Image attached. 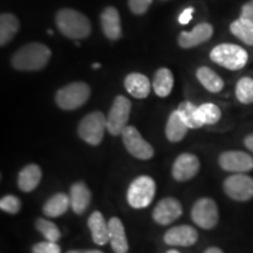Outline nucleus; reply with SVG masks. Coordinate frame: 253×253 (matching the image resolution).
I'll list each match as a JSON object with an SVG mask.
<instances>
[{
	"instance_id": "f257e3e1",
	"label": "nucleus",
	"mask_w": 253,
	"mask_h": 253,
	"mask_svg": "<svg viewBox=\"0 0 253 253\" xmlns=\"http://www.w3.org/2000/svg\"><path fill=\"white\" fill-rule=\"evenodd\" d=\"M52 52L46 45L40 42H31L20 47L12 55L11 65L17 71L36 72L45 68Z\"/></svg>"
},
{
	"instance_id": "f03ea898",
	"label": "nucleus",
	"mask_w": 253,
	"mask_h": 253,
	"mask_svg": "<svg viewBox=\"0 0 253 253\" xmlns=\"http://www.w3.org/2000/svg\"><path fill=\"white\" fill-rule=\"evenodd\" d=\"M60 33L73 40L86 39L91 32V24L86 15L73 8H61L55 15Z\"/></svg>"
},
{
	"instance_id": "7ed1b4c3",
	"label": "nucleus",
	"mask_w": 253,
	"mask_h": 253,
	"mask_svg": "<svg viewBox=\"0 0 253 253\" xmlns=\"http://www.w3.org/2000/svg\"><path fill=\"white\" fill-rule=\"evenodd\" d=\"M210 59L229 71H240L249 61V53L236 43H219L211 49Z\"/></svg>"
},
{
	"instance_id": "20e7f679",
	"label": "nucleus",
	"mask_w": 253,
	"mask_h": 253,
	"mask_svg": "<svg viewBox=\"0 0 253 253\" xmlns=\"http://www.w3.org/2000/svg\"><path fill=\"white\" fill-rule=\"evenodd\" d=\"M90 97V88L84 82H72L58 90L55 95L56 104L63 110L80 108Z\"/></svg>"
},
{
	"instance_id": "39448f33",
	"label": "nucleus",
	"mask_w": 253,
	"mask_h": 253,
	"mask_svg": "<svg viewBox=\"0 0 253 253\" xmlns=\"http://www.w3.org/2000/svg\"><path fill=\"white\" fill-rule=\"evenodd\" d=\"M156 194V184L149 176L135 178L126 192V199L131 208L143 209L149 207Z\"/></svg>"
},
{
	"instance_id": "423d86ee",
	"label": "nucleus",
	"mask_w": 253,
	"mask_h": 253,
	"mask_svg": "<svg viewBox=\"0 0 253 253\" xmlns=\"http://www.w3.org/2000/svg\"><path fill=\"white\" fill-rule=\"evenodd\" d=\"M107 130V118L103 113L93 112L84 116L78 126V134L90 145H99Z\"/></svg>"
},
{
	"instance_id": "0eeeda50",
	"label": "nucleus",
	"mask_w": 253,
	"mask_h": 253,
	"mask_svg": "<svg viewBox=\"0 0 253 253\" xmlns=\"http://www.w3.org/2000/svg\"><path fill=\"white\" fill-rule=\"evenodd\" d=\"M131 112V102L123 95L115 97L107 118V130L114 136L122 135Z\"/></svg>"
},
{
	"instance_id": "6e6552de",
	"label": "nucleus",
	"mask_w": 253,
	"mask_h": 253,
	"mask_svg": "<svg viewBox=\"0 0 253 253\" xmlns=\"http://www.w3.org/2000/svg\"><path fill=\"white\" fill-rule=\"evenodd\" d=\"M191 218L196 225L204 230L216 227L219 220V211L216 202L208 197L198 199L191 209Z\"/></svg>"
},
{
	"instance_id": "1a4fd4ad",
	"label": "nucleus",
	"mask_w": 253,
	"mask_h": 253,
	"mask_svg": "<svg viewBox=\"0 0 253 253\" xmlns=\"http://www.w3.org/2000/svg\"><path fill=\"white\" fill-rule=\"evenodd\" d=\"M224 192L237 202H248L253 198V177L246 173H233L224 181Z\"/></svg>"
},
{
	"instance_id": "9d476101",
	"label": "nucleus",
	"mask_w": 253,
	"mask_h": 253,
	"mask_svg": "<svg viewBox=\"0 0 253 253\" xmlns=\"http://www.w3.org/2000/svg\"><path fill=\"white\" fill-rule=\"evenodd\" d=\"M122 141L128 153L138 160H150L154 156L153 147L142 137L135 126H126L122 132Z\"/></svg>"
},
{
	"instance_id": "9b49d317",
	"label": "nucleus",
	"mask_w": 253,
	"mask_h": 253,
	"mask_svg": "<svg viewBox=\"0 0 253 253\" xmlns=\"http://www.w3.org/2000/svg\"><path fill=\"white\" fill-rule=\"evenodd\" d=\"M218 164L224 171L246 173L253 170V157L245 151L229 150L219 155Z\"/></svg>"
},
{
	"instance_id": "f8f14e48",
	"label": "nucleus",
	"mask_w": 253,
	"mask_h": 253,
	"mask_svg": "<svg viewBox=\"0 0 253 253\" xmlns=\"http://www.w3.org/2000/svg\"><path fill=\"white\" fill-rule=\"evenodd\" d=\"M183 213V208L179 201L173 197H167L158 202L155 207L153 218L160 225H169L178 219Z\"/></svg>"
},
{
	"instance_id": "ddd939ff",
	"label": "nucleus",
	"mask_w": 253,
	"mask_h": 253,
	"mask_svg": "<svg viewBox=\"0 0 253 253\" xmlns=\"http://www.w3.org/2000/svg\"><path fill=\"white\" fill-rule=\"evenodd\" d=\"M201 163L194 154H182L176 158L172 166V177L178 182H186L194 178L199 171Z\"/></svg>"
},
{
	"instance_id": "4468645a",
	"label": "nucleus",
	"mask_w": 253,
	"mask_h": 253,
	"mask_svg": "<svg viewBox=\"0 0 253 253\" xmlns=\"http://www.w3.org/2000/svg\"><path fill=\"white\" fill-rule=\"evenodd\" d=\"M213 36V26L209 23L196 25L191 32H182L178 36V45L182 48H194L207 42Z\"/></svg>"
},
{
	"instance_id": "2eb2a0df",
	"label": "nucleus",
	"mask_w": 253,
	"mask_h": 253,
	"mask_svg": "<svg viewBox=\"0 0 253 253\" xmlns=\"http://www.w3.org/2000/svg\"><path fill=\"white\" fill-rule=\"evenodd\" d=\"M197 239V230L190 225H179L171 227L164 235L166 244L171 246H191L196 244Z\"/></svg>"
},
{
	"instance_id": "dca6fc26",
	"label": "nucleus",
	"mask_w": 253,
	"mask_h": 253,
	"mask_svg": "<svg viewBox=\"0 0 253 253\" xmlns=\"http://www.w3.org/2000/svg\"><path fill=\"white\" fill-rule=\"evenodd\" d=\"M100 21L103 34L109 40H119L122 37L121 18L115 7L108 6L104 8L100 15Z\"/></svg>"
},
{
	"instance_id": "f3484780",
	"label": "nucleus",
	"mask_w": 253,
	"mask_h": 253,
	"mask_svg": "<svg viewBox=\"0 0 253 253\" xmlns=\"http://www.w3.org/2000/svg\"><path fill=\"white\" fill-rule=\"evenodd\" d=\"M125 87L126 91L136 99H145L149 96L151 84L145 75L141 73H130L125 79Z\"/></svg>"
},
{
	"instance_id": "a211bd4d",
	"label": "nucleus",
	"mask_w": 253,
	"mask_h": 253,
	"mask_svg": "<svg viewBox=\"0 0 253 253\" xmlns=\"http://www.w3.org/2000/svg\"><path fill=\"white\" fill-rule=\"evenodd\" d=\"M91 194L87 185L82 182L74 183L69 190V201L71 208L77 214H82L90 204Z\"/></svg>"
},
{
	"instance_id": "6ab92c4d",
	"label": "nucleus",
	"mask_w": 253,
	"mask_h": 253,
	"mask_svg": "<svg viewBox=\"0 0 253 253\" xmlns=\"http://www.w3.org/2000/svg\"><path fill=\"white\" fill-rule=\"evenodd\" d=\"M109 225V244L115 253H126L129 245L126 240L125 226L118 217L110 218Z\"/></svg>"
},
{
	"instance_id": "aec40b11",
	"label": "nucleus",
	"mask_w": 253,
	"mask_h": 253,
	"mask_svg": "<svg viewBox=\"0 0 253 253\" xmlns=\"http://www.w3.org/2000/svg\"><path fill=\"white\" fill-rule=\"evenodd\" d=\"M88 227L95 244L104 245L109 242V225L100 211H94L90 214L88 218Z\"/></svg>"
},
{
	"instance_id": "412c9836",
	"label": "nucleus",
	"mask_w": 253,
	"mask_h": 253,
	"mask_svg": "<svg viewBox=\"0 0 253 253\" xmlns=\"http://www.w3.org/2000/svg\"><path fill=\"white\" fill-rule=\"evenodd\" d=\"M41 169L37 164H28L21 169L18 176V185L21 191L31 192L39 185L41 181Z\"/></svg>"
},
{
	"instance_id": "4be33fe9",
	"label": "nucleus",
	"mask_w": 253,
	"mask_h": 253,
	"mask_svg": "<svg viewBox=\"0 0 253 253\" xmlns=\"http://www.w3.org/2000/svg\"><path fill=\"white\" fill-rule=\"evenodd\" d=\"M196 77H197L198 81L202 84V86L210 91V93H219V91L223 90L224 84H225L223 79L210 67H207V66L199 67L197 72H196Z\"/></svg>"
},
{
	"instance_id": "5701e85b",
	"label": "nucleus",
	"mask_w": 253,
	"mask_h": 253,
	"mask_svg": "<svg viewBox=\"0 0 253 253\" xmlns=\"http://www.w3.org/2000/svg\"><path fill=\"white\" fill-rule=\"evenodd\" d=\"M19 27L20 24L14 14L2 13L0 15V45H7L18 33Z\"/></svg>"
},
{
	"instance_id": "b1692460",
	"label": "nucleus",
	"mask_w": 253,
	"mask_h": 253,
	"mask_svg": "<svg viewBox=\"0 0 253 253\" xmlns=\"http://www.w3.org/2000/svg\"><path fill=\"white\" fill-rule=\"evenodd\" d=\"M69 207H71L69 196L66 194H55L46 202L42 208V211L45 216L55 218L65 213Z\"/></svg>"
},
{
	"instance_id": "393cba45",
	"label": "nucleus",
	"mask_w": 253,
	"mask_h": 253,
	"mask_svg": "<svg viewBox=\"0 0 253 253\" xmlns=\"http://www.w3.org/2000/svg\"><path fill=\"white\" fill-rule=\"evenodd\" d=\"M189 128L182 119L179 118L177 110L170 114L169 119H168L167 126H166V135L167 138L170 142H179L185 137L186 132H188Z\"/></svg>"
},
{
	"instance_id": "a878e982",
	"label": "nucleus",
	"mask_w": 253,
	"mask_h": 253,
	"mask_svg": "<svg viewBox=\"0 0 253 253\" xmlns=\"http://www.w3.org/2000/svg\"><path fill=\"white\" fill-rule=\"evenodd\" d=\"M173 87V75L170 69L160 68L155 73L153 88L160 97H167Z\"/></svg>"
},
{
	"instance_id": "bb28decb",
	"label": "nucleus",
	"mask_w": 253,
	"mask_h": 253,
	"mask_svg": "<svg viewBox=\"0 0 253 253\" xmlns=\"http://www.w3.org/2000/svg\"><path fill=\"white\" fill-rule=\"evenodd\" d=\"M230 32L248 46H253V24L243 18L236 19L230 25Z\"/></svg>"
},
{
	"instance_id": "cd10ccee",
	"label": "nucleus",
	"mask_w": 253,
	"mask_h": 253,
	"mask_svg": "<svg viewBox=\"0 0 253 253\" xmlns=\"http://www.w3.org/2000/svg\"><path fill=\"white\" fill-rule=\"evenodd\" d=\"M197 108L198 107L190 101H184L177 108L179 118L188 126L189 129H198L204 126L197 118Z\"/></svg>"
},
{
	"instance_id": "c85d7f7f",
	"label": "nucleus",
	"mask_w": 253,
	"mask_h": 253,
	"mask_svg": "<svg viewBox=\"0 0 253 253\" xmlns=\"http://www.w3.org/2000/svg\"><path fill=\"white\" fill-rule=\"evenodd\" d=\"M197 118L204 126L216 125L221 119V110L214 103H203L197 108Z\"/></svg>"
},
{
	"instance_id": "c756f323",
	"label": "nucleus",
	"mask_w": 253,
	"mask_h": 253,
	"mask_svg": "<svg viewBox=\"0 0 253 253\" xmlns=\"http://www.w3.org/2000/svg\"><path fill=\"white\" fill-rule=\"evenodd\" d=\"M236 97L240 103H253V79L243 77L236 84Z\"/></svg>"
},
{
	"instance_id": "7c9ffc66",
	"label": "nucleus",
	"mask_w": 253,
	"mask_h": 253,
	"mask_svg": "<svg viewBox=\"0 0 253 253\" xmlns=\"http://www.w3.org/2000/svg\"><path fill=\"white\" fill-rule=\"evenodd\" d=\"M36 226L39 232L45 237L46 240L48 242H54L58 243V240L61 238V232H60L59 227L55 225L52 221L43 219V218H40V219L37 220Z\"/></svg>"
},
{
	"instance_id": "2f4dec72",
	"label": "nucleus",
	"mask_w": 253,
	"mask_h": 253,
	"mask_svg": "<svg viewBox=\"0 0 253 253\" xmlns=\"http://www.w3.org/2000/svg\"><path fill=\"white\" fill-rule=\"evenodd\" d=\"M21 208V202L17 196L7 195L4 196L1 199H0V209L5 212L15 214L20 211Z\"/></svg>"
},
{
	"instance_id": "473e14b6",
	"label": "nucleus",
	"mask_w": 253,
	"mask_h": 253,
	"mask_svg": "<svg viewBox=\"0 0 253 253\" xmlns=\"http://www.w3.org/2000/svg\"><path fill=\"white\" fill-rule=\"evenodd\" d=\"M33 253H61V248L54 242H41L38 243L32 249Z\"/></svg>"
},
{
	"instance_id": "72a5a7b5",
	"label": "nucleus",
	"mask_w": 253,
	"mask_h": 253,
	"mask_svg": "<svg viewBox=\"0 0 253 253\" xmlns=\"http://www.w3.org/2000/svg\"><path fill=\"white\" fill-rule=\"evenodd\" d=\"M153 0H128V5L134 14H144L150 7Z\"/></svg>"
},
{
	"instance_id": "f704fd0d",
	"label": "nucleus",
	"mask_w": 253,
	"mask_h": 253,
	"mask_svg": "<svg viewBox=\"0 0 253 253\" xmlns=\"http://www.w3.org/2000/svg\"><path fill=\"white\" fill-rule=\"evenodd\" d=\"M240 18L253 24V0H249L248 2L243 5L242 11H240Z\"/></svg>"
},
{
	"instance_id": "c9c22d12",
	"label": "nucleus",
	"mask_w": 253,
	"mask_h": 253,
	"mask_svg": "<svg viewBox=\"0 0 253 253\" xmlns=\"http://www.w3.org/2000/svg\"><path fill=\"white\" fill-rule=\"evenodd\" d=\"M194 11H195V9L192 8V7L185 8L184 11H183L182 13H181V15H179V18H178L179 24H182V25L189 24L190 21H191V19H192V14H194Z\"/></svg>"
},
{
	"instance_id": "e433bc0d",
	"label": "nucleus",
	"mask_w": 253,
	"mask_h": 253,
	"mask_svg": "<svg viewBox=\"0 0 253 253\" xmlns=\"http://www.w3.org/2000/svg\"><path fill=\"white\" fill-rule=\"evenodd\" d=\"M244 144L245 147L253 154V134H250L246 136L244 140Z\"/></svg>"
},
{
	"instance_id": "4c0bfd02",
	"label": "nucleus",
	"mask_w": 253,
	"mask_h": 253,
	"mask_svg": "<svg viewBox=\"0 0 253 253\" xmlns=\"http://www.w3.org/2000/svg\"><path fill=\"white\" fill-rule=\"evenodd\" d=\"M67 253H103V252L97 251V250H72V251H68Z\"/></svg>"
},
{
	"instance_id": "58836bf2",
	"label": "nucleus",
	"mask_w": 253,
	"mask_h": 253,
	"mask_svg": "<svg viewBox=\"0 0 253 253\" xmlns=\"http://www.w3.org/2000/svg\"><path fill=\"white\" fill-rule=\"evenodd\" d=\"M204 253H224L219 248H216V246H212V248H209L205 250Z\"/></svg>"
},
{
	"instance_id": "ea45409f",
	"label": "nucleus",
	"mask_w": 253,
	"mask_h": 253,
	"mask_svg": "<svg viewBox=\"0 0 253 253\" xmlns=\"http://www.w3.org/2000/svg\"><path fill=\"white\" fill-rule=\"evenodd\" d=\"M167 253H181V252L176 251V250H170V251H168Z\"/></svg>"
}]
</instances>
